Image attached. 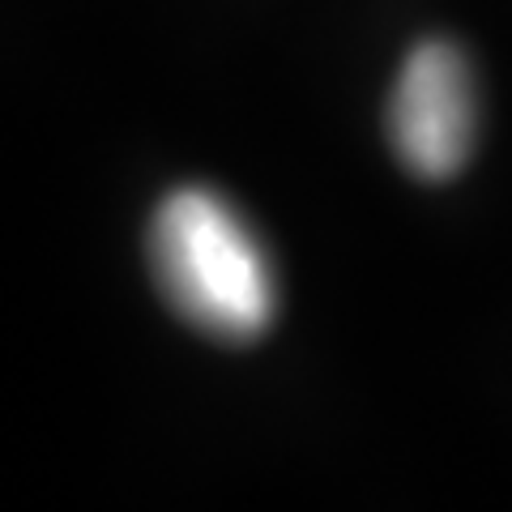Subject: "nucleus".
<instances>
[{
	"instance_id": "obj_1",
	"label": "nucleus",
	"mask_w": 512,
	"mask_h": 512,
	"mask_svg": "<svg viewBox=\"0 0 512 512\" xmlns=\"http://www.w3.org/2000/svg\"><path fill=\"white\" fill-rule=\"evenodd\" d=\"M150 269L163 299L214 342L244 346L274 325L278 286L261 239L210 188H175L150 218Z\"/></svg>"
},
{
	"instance_id": "obj_2",
	"label": "nucleus",
	"mask_w": 512,
	"mask_h": 512,
	"mask_svg": "<svg viewBox=\"0 0 512 512\" xmlns=\"http://www.w3.org/2000/svg\"><path fill=\"white\" fill-rule=\"evenodd\" d=\"M474 77L466 56L444 39H427L406 56L389 99L393 154L419 180H453L474 150Z\"/></svg>"
}]
</instances>
